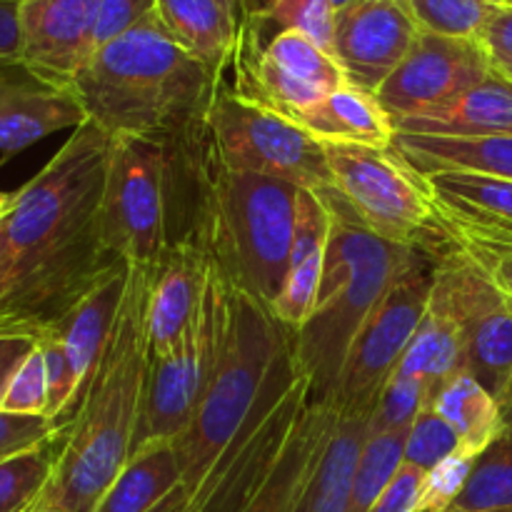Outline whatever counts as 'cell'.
<instances>
[{
	"instance_id": "cell-9",
	"label": "cell",
	"mask_w": 512,
	"mask_h": 512,
	"mask_svg": "<svg viewBox=\"0 0 512 512\" xmlns=\"http://www.w3.org/2000/svg\"><path fill=\"white\" fill-rule=\"evenodd\" d=\"M230 310V280L210 258L208 283L183 338L163 358H150L135 448L173 443L193 418L198 400L218 365Z\"/></svg>"
},
{
	"instance_id": "cell-12",
	"label": "cell",
	"mask_w": 512,
	"mask_h": 512,
	"mask_svg": "<svg viewBox=\"0 0 512 512\" xmlns=\"http://www.w3.org/2000/svg\"><path fill=\"white\" fill-rule=\"evenodd\" d=\"M438 255H425L393 285L350 348L328 408L340 418L373 415L385 388L413 340L430 303Z\"/></svg>"
},
{
	"instance_id": "cell-19",
	"label": "cell",
	"mask_w": 512,
	"mask_h": 512,
	"mask_svg": "<svg viewBox=\"0 0 512 512\" xmlns=\"http://www.w3.org/2000/svg\"><path fill=\"white\" fill-rule=\"evenodd\" d=\"M420 178L445 228L512 243V180L470 173H430Z\"/></svg>"
},
{
	"instance_id": "cell-21",
	"label": "cell",
	"mask_w": 512,
	"mask_h": 512,
	"mask_svg": "<svg viewBox=\"0 0 512 512\" xmlns=\"http://www.w3.org/2000/svg\"><path fill=\"white\" fill-rule=\"evenodd\" d=\"M165 33L223 78L243 43V13L233 0H155Z\"/></svg>"
},
{
	"instance_id": "cell-26",
	"label": "cell",
	"mask_w": 512,
	"mask_h": 512,
	"mask_svg": "<svg viewBox=\"0 0 512 512\" xmlns=\"http://www.w3.org/2000/svg\"><path fill=\"white\" fill-rule=\"evenodd\" d=\"M320 143L390 148L395 125L373 93L343 85L310 108L290 115Z\"/></svg>"
},
{
	"instance_id": "cell-22",
	"label": "cell",
	"mask_w": 512,
	"mask_h": 512,
	"mask_svg": "<svg viewBox=\"0 0 512 512\" xmlns=\"http://www.w3.org/2000/svg\"><path fill=\"white\" fill-rule=\"evenodd\" d=\"M335 420L338 415L333 408L310 398L280 458L238 512H293L328 443Z\"/></svg>"
},
{
	"instance_id": "cell-6",
	"label": "cell",
	"mask_w": 512,
	"mask_h": 512,
	"mask_svg": "<svg viewBox=\"0 0 512 512\" xmlns=\"http://www.w3.org/2000/svg\"><path fill=\"white\" fill-rule=\"evenodd\" d=\"M293 348L268 305L230 283L228 328L223 353L205 385L193 418L173 440L183 485L195 488L263 398L280 358Z\"/></svg>"
},
{
	"instance_id": "cell-38",
	"label": "cell",
	"mask_w": 512,
	"mask_h": 512,
	"mask_svg": "<svg viewBox=\"0 0 512 512\" xmlns=\"http://www.w3.org/2000/svg\"><path fill=\"white\" fill-rule=\"evenodd\" d=\"M38 348L45 360V378H48V418L63 425L70 418L78 400V378L70 365L68 350L55 330H45L38 338Z\"/></svg>"
},
{
	"instance_id": "cell-30",
	"label": "cell",
	"mask_w": 512,
	"mask_h": 512,
	"mask_svg": "<svg viewBox=\"0 0 512 512\" xmlns=\"http://www.w3.org/2000/svg\"><path fill=\"white\" fill-rule=\"evenodd\" d=\"M183 483L173 443H153L133 453L95 512H150Z\"/></svg>"
},
{
	"instance_id": "cell-4",
	"label": "cell",
	"mask_w": 512,
	"mask_h": 512,
	"mask_svg": "<svg viewBox=\"0 0 512 512\" xmlns=\"http://www.w3.org/2000/svg\"><path fill=\"white\" fill-rule=\"evenodd\" d=\"M195 185L193 233L235 288L273 310L298 225V185L228 170L195 128L173 145Z\"/></svg>"
},
{
	"instance_id": "cell-2",
	"label": "cell",
	"mask_w": 512,
	"mask_h": 512,
	"mask_svg": "<svg viewBox=\"0 0 512 512\" xmlns=\"http://www.w3.org/2000/svg\"><path fill=\"white\" fill-rule=\"evenodd\" d=\"M150 270L130 265L128 288L93 380L73 415L60 425L58 458L40 505L63 512H95L133 458L150 373Z\"/></svg>"
},
{
	"instance_id": "cell-42",
	"label": "cell",
	"mask_w": 512,
	"mask_h": 512,
	"mask_svg": "<svg viewBox=\"0 0 512 512\" xmlns=\"http://www.w3.org/2000/svg\"><path fill=\"white\" fill-rule=\"evenodd\" d=\"M60 435V425L43 415H13L0 410V460L35 448Z\"/></svg>"
},
{
	"instance_id": "cell-18",
	"label": "cell",
	"mask_w": 512,
	"mask_h": 512,
	"mask_svg": "<svg viewBox=\"0 0 512 512\" xmlns=\"http://www.w3.org/2000/svg\"><path fill=\"white\" fill-rule=\"evenodd\" d=\"M88 123L73 90L35 78L23 65H0V150L8 155L58 130Z\"/></svg>"
},
{
	"instance_id": "cell-46",
	"label": "cell",
	"mask_w": 512,
	"mask_h": 512,
	"mask_svg": "<svg viewBox=\"0 0 512 512\" xmlns=\"http://www.w3.org/2000/svg\"><path fill=\"white\" fill-rule=\"evenodd\" d=\"M35 348H38V338L35 335L0 333V400H3L5 388H8L15 370L25 363V358Z\"/></svg>"
},
{
	"instance_id": "cell-45",
	"label": "cell",
	"mask_w": 512,
	"mask_h": 512,
	"mask_svg": "<svg viewBox=\"0 0 512 512\" xmlns=\"http://www.w3.org/2000/svg\"><path fill=\"white\" fill-rule=\"evenodd\" d=\"M485 50L490 53L493 63H512V8L510 5H498L485 28L483 40Z\"/></svg>"
},
{
	"instance_id": "cell-8",
	"label": "cell",
	"mask_w": 512,
	"mask_h": 512,
	"mask_svg": "<svg viewBox=\"0 0 512 512\" xmlns=\"http://www.w3.org/2000/svg\"><path fill=\"white\" fill-rule=\"evenodd\" d=\"M333 188L360 223L390 243L443 255L453 238L423 178L390 148L323 143Z\"/></svg>"
},
{
	"instance_id": "cell-56",
	"label": "cell",
	"mask_w": 512,
	"mask_h": 512,
	"mask_svg": "<svg viewBox=\"0 0 512 512\" xmlns=\"http://www.w3.org/2000/svg\"><path fill=\"white\" fill-rule=\"evenodd\" d=\"M505 5H510V8H512V0H508V3H505Z\"/></svg>"
},
{
	"instance_id": "cell-54",
	"label": "cell",
	"mask_w": 512,
	"mask_h": 512,
	"mask_svg": "<svg viewBox=\"0 0 512 512\" xmlns=\"http://www.w3.org/2000/svg\"><path fill=\"white\" fill-rule=\"evenodd\" d=\"M493 3H498V5H503V3H505V0H493Z\"/></svg>"
},
{
	"instance_id": "cell-39",
	"label": "cell",
	"mask_w": 512,
	"mask_h": 512,
	"mask_svg": "<svg viewBox=\"0 0 512 512\" xmlns=\"http://www.w3.org/2000/svg\"><path fill=\"white\" fill-rule=\"evenodd\" d=\"M0 410L13 415H43L48 418V378H45V360L40 348L25 358V363L15 370L5 388Z\"/></svg>"
},
{
	"instance_id": "cell-13",
	"label": "cell",
	"mask_w": 512,
	"mask_h": 512,
	"mask_svg": "<svg viewBox=\"0 0 512 512\" xmlns=\"http://www.w3.org/2000/svg\"><path fill=\"white\" fill-rule=\"evenodd\" d=\"M493 70V58L480 40L420 33L403 63L380 85L375 98L393 123L423 118L450 108Z\"/></svg>"
},
{
	"instance_id": "cell-55",
	"label": "cell",
	"mask_w": 512,
	"mask_h": 512,
	"mask_svg": "<svg viewBox=\"0 0 512 512\" xmlns=\"http://www.w3.org/2000/svg\"><path fill=\"white\" fill-rule=\"evenodd\" d=\"M233 3H235V5H238V8H240V0H233ZM240 13H243V10H240Z\"/></svg>"
},
{
	"instance_id": "cell-20",
	"label": "cell",
	"mask_w": 512,
	"mask_h": 512,
	"mask_svg": "<svg viewBox=\"0 0 512 512\" xmlns=\"http://www.w3.org/2000/svg\"><path fill=\"white\" fill-rule=\"evenodd\" d=\"M330 225H333V218L325 200L315 190H300L298 225H295L288 275L273 303V315L290 333H298L308 323L315 300H318L325 255H328Z\"/></svg>"
},
{
	"instance_id": "cell-51",
	"label": "cell",
	"mask_w": 512,
	"mask_h": 512,
	"mask_svg": "<svg viewBox=\"0 0 512 512\" xmlns=\"http://www.w3.org/2000/svg\"><path fill=\"white\" fill-rule=\"evenodd\" d=\"M443 512H512V510H465V508H448V510H443Z\"/></svg>"
},
{
	"instance_id": "cell-47",
	"label": "cell",
	"mask_w": 512,
	"mask_h": 512,
	"mask_svg": "<svg viewBox=\"0 0 512 512\" xmlns=\"http://www.w3.org/2000/svg\"><path fill=\"white\" fill-rule=\"evenodd\" d=\"M20 0H0V65H20Z\"/></svg>"
},
{
	"instance_id": "cell-17",
	"label": "cell",
	"mask_w": 512,
	"mask_h": 512,
	"mask_svg": "<svg viewBox=\"0 0 512 512\" xmlns=\"http://www.w3.org/2000/svg\"><path fill=\"white\" fill-rule=\"evenodd\" d=\"M210 255L195 233L173 240L150 270L148 345L150 358H163L183 338L203 298Z\"/></svg>"
},
{
	"instance_id": "cell-14",
	"label": "cell",
	"mask_w": 512,
	"mask_h": 512,
	"mask_svg": "<svg viewBox=\"0 0 512 512\" xmlns=\"http://www.w3.org/2000/svg\"><path fill=\"white\" fill-rule=\"evenodd\" d=\"M238 63L243 78L235 90L285 115L300 113L348 85L333 53L298 30H280L255 55L240 48L235 55Z\"/></svg>"
},
{
	"instance_id": "cell-49",
	"label": "cell",
	"mask_w": 512,
	"mask_h": 512,
	"mask_svg": "<svg viewBox=\"0 0 512 512\" xmlns=\"http://www.w3.org/2000/svg\"><path fill=\"white\" fill-rule=\"evenodd\" d=\"M10 203H13V193H3V190H0V215L10 208Z\"/></svg>"
},
{
	"instance_id": "cell-40",
	"label": "cell",
	"mask_w": 512,
	"mask_h": 512,
	"mask_svg": "<svg viewBox=\"0 0 512 512\" xmlns=\"http://www.w3.org/2000/svg\"><path fill=\"white\" fill-rule=\"evenodd\" d=\"M478 455L460 450V453L450 455L443 463L435 465L433 470L425 473L423 493H420L418 512H443L453 508L458 495L463 493L465 483H468L473 465Z\"/></svg>"
},
{
	"instance_id": "cell-3",
	"label": "cell",
	"mask_w": 512,
	"mask_h": 512,
	"mask_svg": "<svg viewBox=\"0 0 512 512\" xmlns=\"http://www.w3.org/2000/svg\"><path fill=\"white\" fill-rule=\"evenodd\" d=\"M220 75L180 48L155 15L100 45L73 80L90 123L113 138L178 145L203 120Z\"/></svg>"
},
{
	"instance_id": "cell-41",
	"label": "cell",
	"mask_w": 512,
	"mask_h": 512,
	"mask_svg": "<svg viewBox=\"0 0 512 512\" xmlns=\"http://www.w3.org/2000/svg\"><path fill=\"white\" fill-rule=\"evenodd\" d=\"M448 233L453 243L512 300V243H500V240H488L480 238V235L453 233V230H448Z\"/></svg>"
},
{
	"instance_id": "cell-32",
	"label": "cell",
	"mask_w": 512,
	"mask_h": 512,
	"mask_svg": "<svg viewBox=\"0 0 512 512\" xmlns=\"http://www.w3.org/2000/svg\"><path fill=\"white\" fill-rule=\"evenodd\" d=\"M58 438L0 460V512H28L38 505L53 478Z\"/></svg>"
},
{
	"instance_id": "cell-43",
	"label": "cell",
	"mask_w": 512,
	"mask_h": 512,
	"mask_svg": "<svg viewBox=\"0 0 512 512\" xmlns=\"http://www.w3.org/2000/svg\"><path fill=\"white\" fill-rule=\"evenodd\" d=\"M155 15V0H100L95 50ZM93 50V53H95Z\"/></svg>"
},
{
	"instance_id": "cell-35",
	"label": "cell",
	"mask_w": 512,
	"mask_h": 512,
	"mask_svg": "<svg viewBox=\"0 0 512 512\" xmlns=\"http://www.w3.org/2000/svg\"><path fill=\"white\" fill-rule=\"evenodd\" d=\"M420 33L483 40L498 3L493 0H403Z\"/></svg>"
},
{
	"instance_id": "cell-44",
	"label": "cell",
	"mask_w": 512,
	"mask_h": 512,
	"mask_svg": "<svg viewBox=\"0 0 512 512\" xmlns=\"http://www.w3.org/2000/svg\"><path fill=\"white\" fill-rule=\"evenodd\" d=\"M423 483L425 470L403 463L393 483L385 488V493L375 500V505L368 512H418Z\"/></svg>"
},
{
	"instance_id": "cell-31",
	"label": "cell",
	"mask_w": 512,
	"mask_h": 512,
	"mask_svg": "<svg viewBox=\"0 0 512 512\" xmlns=\"http://www.w3.org/2000/svg\"><path fill=\"white\" fill-rule=\"evenodd\" d=\"M503 435L478 455L455 508L465 510H512V408L505 413Z\"/></svg>"
},
{
	"instance_id": "cell-52",
	"label": "cell",
	"mask_w": 512,
	"mask_h": 512,
	"mask_svg": "<svg viewBox=\"0 0 512 512\" xmlns=\"http://www.w3.org/2000/svg\"><path fill=\"white\" fill-rule=\"evenodd\" d=\"M495 68H498L503 75H508V78L512 80V63H498Z\"/></svg>"
},
{
	"instance_id": "cell-5",
	"label": "cell",
	"mask_w": 512,
	"mask_h": 512,
	"mask_svg": "<svg viewBox=\"0 0 512 512\" xmlns=\"http://www.w3.org/2000/svg\"><path fill=\"white\" fill-rule=\"evenodd\" d=\"M315 193L328 205L333 225L318 300L308 323L293 333V353L300 373L310 380L315 403L328 405L363 325L428 253L390 243L365 228L333 185Z\"/></svg>"
},
{
	"instance_id": "cell-16",
	"label": "cell",
	"mask_w": 512,
	"mask_h": 512,
	"mask_svg": "<svg viewBox=\"0 0 512 512\" xmlns=\"http://www.w3.org/2000/svg\"><path fill=\"white\" fill-rule=\"evenodd\" d=\"M100 0H20V65L35 78L73 90L95 50Z\"/></svg>"
},
{
	"instance_id": "cell-57",
	"label": "cell",
	"mask_w": 512,
	"mask_h": 512,
	"mask_svg": "<svg viewBox=\"0 0 512 512\" xmlns=\"http://www.w3.org/2000/svg\"><path fill=\"white\" fill-rule=\"evenodd\" d=\"M505 3H508V0H505ZM505 3H503V5H505Z\"/></svg>"
},
{
	"instance_id": "cell-53",
	"label": "cell",
	"mask_w": 512,
	"mask_h": 512,
	"mask_svg": "<svg viewBox=\"0 0 512 512\" xmlns=\"http://www.w3.org/2000/svg\"><path fill=\"white\" fill-rule=\"evenodd\" d=\"M28 512H63V510H58V508H50V505H35V508H30Z\"/></svg>"
},
{
	"instance_id": "cell-1",
	"label": "cell",
	"mask_w": 512,
	"mask_h": 512,
	"mask_svg": "<svg viewBox=\"0 0 512 512\" xmlns=\"http://www.w3.org/2000/svg\"><path fill=\"white\" fill-rule=\"evenodd\" d=\"M113 140L75 128L0 215V333L40 338L123 263L98 218Z\"/></svg>"
},
{
	"instance_id": "cell-48",
	"label": "cell",
	"mask_w": 512,
	"mask_h": 512,
	"mask_svg": "<svg viewBox=\"0 0 512 512\" xmlns=\"http://www.w3.org/2000/svg\"><path fill=\"white\" fill-rule=\"evenodd\" d=\"M150 512H198L193 500V490L183 483L175 485V488L170 490V493Z\"/></svg>"
},
{
	"instance_id": "cell-28",
	"label": "cell",
	"mask_w": 512,
	"mask_h": 512,
	"mask_svg": "<svg viewBox=\"0 0 512 512\" xmlns=\"http://www.w3.org/2000/svg\"><path fill=\"white\" fill-rule=\"evenodd\" d=\"M465 370V345L458 325L438 303L430 300L413 340L405 348L393 375L418 378L428 385L430 403L450 378Z\"/></svg>"
},
{
	"instance_id": "cell-11",
	"label": "cell",
	"mask_w": 512,
	"mask_h": 512,
	"mask_svg": "<svg viewBox=\"0 0 512 512\" xmlns=\"http://www.w3.org/2000/svg\"><path fill=\"white\" fill-rule=\"evenodd\" d=\"M430 300L453 318L463 335L465 370L512 408V300L458 245L440 255Z\"/></svg>"
},
{
	"instance_id": "cell-37",
	"label": "cell",
	"mask_w": 512,
	"mask_h": 512,
	"mask_svg": "<svg viewBox=\"0 0 512 512\" xmlns=\"http://www.w3.org/2000/svg\"><path fill=\"white\" fill-rule=\"evenodd\" d=\"M460 450H463V443L458 433L433 408H425L410 425L408 438H405V463L428 473Z\"/></svg>"
},
{
	"instance_id": "cell-10",
	"label": "cell",
	"mask_w": 512,
	"mask_h": 512,
	"mask_svg": "<svg viewBox=\"0 0 512 512\" xmlns=\"http://www.w3.org/2000/svg\"><path fill=\"white\" fill-rule=\"evenodd\" d=\"M173 145L115 138L100 200V233L115 258L153 268L168 245Z\"/></svg>"
},
{
	"instance_id": "cell-24",
	"label": "cell",
	"mask_w": 512,
	"mask_h": 512,
	"mask_svg": "<svg viewBox=\"0 0 512 512\" xmlns=\"http://www.w3.org/2000/svg\"><path fill=\"white\" fill-rule=\"evenodd\" d=\"M393 125L395 133L440 138H512V80L495 68L450 108Z\"/></svg>"
},
{
	"instance_id": "cell-7",
	"label": "cell",
	"mask_w": 512,
	"mask_h": 512,
	"mask_svg": "<svg viewBox=\"0 0 512 512\" xmlns=\"http://www.w3.org/2000/svg\"><path fill=\"white\" fill-rule=\"evenodd\" d=\"M195 133L215 160L235 173L285 180L305 190L333 185L320 140L300 128L290 115L245 98L223 83L210 98Z\"/></svg>"
},
{
	"instance_id": "cell-33",
	"label": "cell",
	"mask_w": 512,
	"mask_h": 512,
	"mask_svg": "<svg viewBox=\"0 0 512 512\" xmlns=\"http://www.w3.org/2000/svg\"><path fill=\"white\" fill-rule=\"evenodd\" d=\"M405 438H408V430L368 435L360 450L358 465H355L348 512H368L375 500L385 493V488L393 483L405 463Z\"/></svg>"
},
{
	"instance_id": "cell-29",
	"label": "cell",
	"mask_w": 512,
	"mask_h": 512,
	"mask_svg": "<svg viewBox=\"0 0 512 512\" xmlns=\"http://www.w3.org/2000/svg\"><path fill=\"white\" fill-rule=\"evenodd\" d=\"M430 408L458 433L463 450L473 455L485 453L508 425L498 400L468 370H460L455 378H450L438 390Z\"/></svg>"
},
{
	"instance_id": "cell-27",
	"label": "cell",
	"mask_w": 512,
	"mask_h": 512,
	"mask_svg": "<svg viewBox=\"0 0 512 512\" xmlns=\"http://www.w3.org/2000/svg\"><path fill=\"white\" fill-rule=\"evenodd\" d=\"M370 418L373 415H338L293 512H348L355 465L370 435Z\"/></svg>"
},
{
	"instance_id": "cell-36",
	"label": "cell",
	"mask_w": 512,
	"mask_h": 512,
	"mask_svg": "<svg viewBox=\"0 0 512 512\" xmlns=\"http://www.w3.org/2000/svg\"><path fill=\"white\" fill-rule=\"evenodd\" d=\"M425 408H430L428 385L418 378L393 375L378 395L373 418H370V433L410 430V425Z\"/></svg>"
},
{
	"instance_id": "cell-15",
	"label": "cell",
	"mask_w": 512,
	"mask_h": 512,
	"mask_svg": "<svg viewBox=\"0 0 512 512\" xmlns=\"http://www.w3.org/2000/svg\"><path fill=\"white\" fill-rule=\"evenodd\" d=\"M420 28L403 0H355L333 18L330 53L345 80L365 93H378L418 40Z\"/></svg>"
},
{
	"instance_id": "cell-23",
	"label": "cell",
	"mask_w": 512,
	"mask_h": 512,
	"mask_svg": "<svg viewBox=\"0 0 512 512\" xmlns=\"http://www.w3.org/2000/svg\"><path fill=\"white\" fill-rule=\"evenodd\" d=\"M128 278L130 265L120 263L55 328H50L63 340L70 365H73V373L78 378V400H75V408H78L80 398L88 390L95 368L100 363V355H103L105 345H108L115 315H118L125 288H128Z\"/></svg>"
},
{
	"instance_id": "cell-50",
	"label": "cell",
	"mask_w": 512,
	"mask_h": 512,
	"mask_svg": "<svg viewBox=\"0 0 512 512\" xmlns=\"http://www.w3.org/2000/svg\"><path fill=\"white\" fill-rule=\"evenodd\" d=\"M330 3H333V10H335V13H338V10H343V8H348V5H353L355 0H330Z\"/></svg>"
},
{
	"instance_id": "cell-25",
	"label": "cell",
	"mask_w": 512,
	"mask_h": 512,
	"mask_svg": "<svg viewBox=\"0 0 512 512\" xmlns=\"http://www.w3.org/2000/svg\"><path fill=\"white\" fill-rule=\"evenodd\" d=\"M390 150L418 175L470 173L512 180V138H440L395 133Z\"/></svg>"
},
{
	"instance_id": "cell-34",
	"label": "cell",
	"mask_w": 512,
	"mask_h": 512,
	"mask_svg": "<svg viewBox=\"0 0 512 512\" xmlns=\"http://www.w3.org/2000/svg\"><path fill=\"white\" fill-rule=\"evenodd\" d=\"M243 25L273 23L280 30H298L330 53L335 10L330 0H240Z\"/></svg>"
}]
</instances>
